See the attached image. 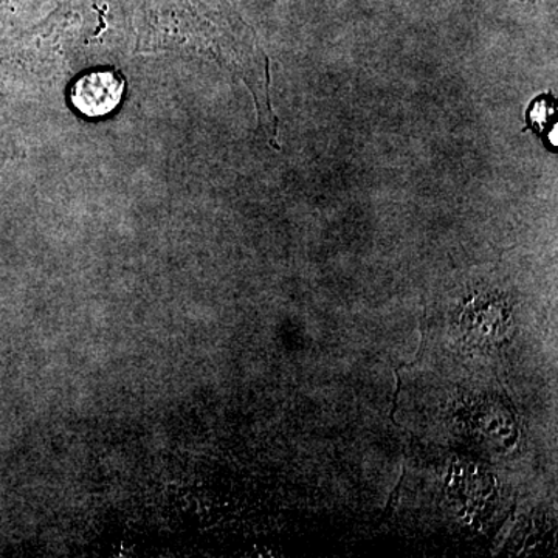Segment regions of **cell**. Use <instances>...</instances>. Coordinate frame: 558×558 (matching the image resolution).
I'll use <instances>...</instances> for the list:
<instances>
[{"label":"cell","mask_w":558,"mask_h":558,"mask_svg":"<svg viewBox=\"0 0 558 558\" xmlns=\"http://www.w3.org/2000/svg\"><path fill=\"white\" fill-rule=\"evenodd\" d=\"M124 78L113 70H95L75 81L70 90L73 108L90 119L108 116L120 105Z\"/></svg>","instance_id":"obj_1"},{"label":"cell","mask_w":558,"mask_h":558,"mask_svg":"<svg viewBox=\"0 0 558 558\" xmlns=\"http://www.w3.org/2000/svg\"><path fill=\"white\" fill-rule=\"evenodd\" d=\"M553 116H556V105H554V101H546L545 97L538 98V100L532 102L531 108H529V124H531L534 130L543 132L545 131L546 123L553 121Z\"/></svg>","instance_id":"obj_2"},{"label":"cell","mask_w":558,"mask_h":558,"mask_svg":"<svg viewBox=\"0 0 558 558\" xmlns=\"http://www.w3.org/2000/svg\"><path fill=\"white\" fill-rule=\"evenodd\" d=\"M405 473H407L405 461H402V469H400L398 484H396L395 490H392L391 495H389L387 508H385V510H384V519H385V517L389 515V510L395 509V506H396L395 499L398 498L400 495V487H402L403 480H405Z\"/></svg>","instance_id":"obj_3"}]
</instances>
